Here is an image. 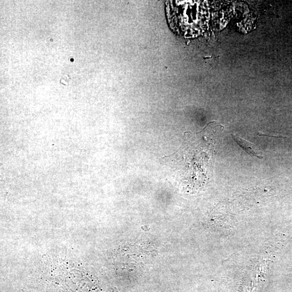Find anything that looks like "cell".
I'll use <instances>...</instances> for the list:
<instances>
[{"instance_id": "cell-1", "label": "cell", "mask_w": 292, "mask_h": 292, "mask_svg": "<svg viewBox=\"0 0 292 292\" xmlns=\"http://www.w3.org/2000/svg\"><path fill=\"white\" fill-rule=\"evenodd\" d=\"M232 137L235 143L238 145H240L248 154L252 156L257 157L259 158H263V156L261 155V152L256 148L254 145L240 137L233 135H232Z\"/></svg>"}]
</instances>
